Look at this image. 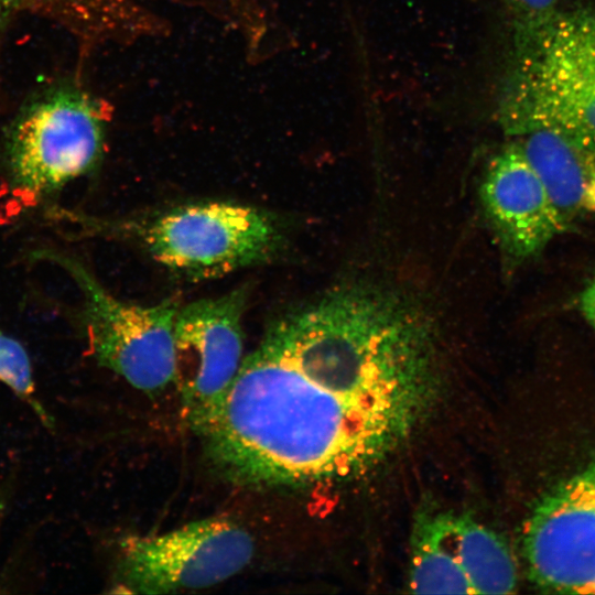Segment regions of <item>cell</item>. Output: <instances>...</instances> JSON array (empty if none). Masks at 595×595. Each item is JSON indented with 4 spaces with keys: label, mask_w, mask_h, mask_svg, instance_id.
<instances>
[{
    "label": "cell",
    "mask_w": 595,
    "mask_h": 595,
    "mask_svg": "<svg viewBox=\"0 0 595 595\" xmlns=\"http://www.w3.org/2000/svg\"><path fill=\"white\" fill-rule=\"evenodd\" d=\"M480 199L502 250L512 260L538 256L569 229L517 141L490 160Z\"/></svg>",
    "instance_id": "10"
},
{
    "label": "cell",
    "mask_w": 595,
    "mask_h": 595,
    "mask_svg": "<svg viewBox=\"0 0 595 595\" xmlns=\"http://www.w3.org/2000/svg\"><path fill=\"white\" fill-rule=\"evenodd\" d=\"M106 117L89 95L58 89L33 102L10 130L9 174L19 191L39 196L93 170L105 145Z\"/></svg>",
    "instance_id": "7"
},
{
    "label": "cell",
    "mask_w": 595,
    "mask_h": 595,
    "mask_svg": "<svg viewBox=\"0 0 595 595\" xmlns=\"http://www.w3.org/2000/svg\"><path fill=\"white\" fill-rule=\"evenodd\" d=\"M255 553L251 534L228 517H208L158 534L119 541L113 592L170 594L201 589L241 572Z\"/></svg>",
    "instance_id": "4"
},
{
    "label": "cell",
    "mask_w": 595,
    "mask_h": 595,
    "mask_svg": "<svg viewBox=\"0 0 595 595\" xmlns=\"http://www.w3.org/2000/svg\"><path fill=\"white\" fill-rule=\"evenodd\" d=\"M522 547L538 586L595 594V462L538 502L524 524Z\"/></svg>",
    "instance_id": "9"
},
{
    "label": "cell",
    "mask_w": 595,
    "mask_h": 595,
    "mask_svg": "<svg viewBox=\"0 0 595 595\" xmlns=\"http://www.w3.org/2000/svg\"><path fill=\"white\" fill-rule=\"evenodd\" d=\"M247 288L180 307L174 324L175 386L183 416L201 436L212 428L244 360Z\"/></svg>",
    "instance_id": "8"
},
{
    "label": "cell",
    "mask_w": 595,
    "mask_h": 595,
    "mask_svg": "<svg viewBox=\"0 0 595 595\" xmlns=\"http://www.w3.org/2000/svg\"><path fill=\"white\" fill-rule=\"evenodd\" d=\"M65 270L83 293L82 320L98 364L148 396L175 385L174 299L151 306L126 303L110 294L77 260L47 256Z\"/></svg>",
    "instance_id": "5"
},
{
    "label": "cell",
    "mask_w": 595,
    "mask_h": 595,
    "mask_svg": "<svg viewBox=\"0 0 595 595\" xmlns=\"http://www.w3.org/2000/svg\"><path fill=\"white\" fill-rule=\"evenodd\" d=\"M25 0H0V29Z\"/></svg>",
    "instance_id": "17"
},
{
    "label": "cell",
    "mask_w": 595,
    "mask_h": 595,
    "mask_svg": "<svg viewBox=\"0 0 595 595\" xmlns=\"http://www.w3.org/2000/svg\"><path fill=\"white\" fill-rule=\"evenodd\" d=\"M264 339L306 378L365 407H396L435 388L430 328L381 290H335L274 322Z\"/></svg>",
    "instance_id": "2"
},
{
    "label": "cell",
    "mask_w": 595,
    "mask_h": 595,
    "mask_svg": "<svg viewBox=\"0 0 595 595\" xmlns=\"http://www.w3.org/2000/svg\"><path fill=\"white\" fill-rule=\"evenodd\" d=\"M497 112L512 137L547 130L595 152V12L513 25Z\"/></svg>",
    "instance_id": "3"
},
{
    "label": "cell",
    "mask_w": 595,
    "mask_h": 595,
    "mask_svg": "<svg viewBox=\"0 0 595 595\" xmlns=\"http://www.w3.org/2000/svg\"><path fill=\"white\" fill-rule=\"evenodd\" d=\"M457 551L474 594H509L517 587L515 558L493 529L466 515H454Z\"/></svg>",
    "instance_id": "13"
},
{
    "label": "cell",
    "mask_w": 595,
    "mask_h": 595,
    "mask_svg": "<svg viewBox=\"0 0 595 595\" xmlns=\"http://www.w3.org/2000/svg\"><path fill=\"white\" fill-rule=\"evenodd\" d=\"M0 381L24 399L34 393L31 363L24 347L0 331Z\"/></svg>",
    "instance_id": "14"
},
{
    "label": "cell",
    "mask_w": 595,
    "mask_h": 595,
    "mask_svg": "<svg viewBox=\"0 0 595 595\" xmlns=\"http://www.w3.org/2000/svg\"><path fill=\"white\" fill-rule=\"evenodd\" d=\"M510 12L513 25L540 21L558 11L561 0H502Z\"/></svg>",
    "instance_id": "15"
},
{
    "label": "cell",
    "mask_w": 595,
    "mask_h": 595,
    "mask_svg": "<svg viewBox=\"0 0 595 595\" xmlns=\"http://www.w3.org/2000/svg\"><path fill=\"white\" fill-rule=\"evenodd\" d=\"M517 140L563 223L595 214V152L547 130Z\"/></svg>",
    "instance_id": "11"
},
{
    "label": "cell",
    "mask_w": 595,
    "mask_h": 595,
    "mask_svg": "<svg viewBox=\"0 0 595 595\" xmlns=\"http://www.w3.org/2000/svg\"><path fill=\"white\" fill-rule=\"evenodd\" d=\"M204 439L216 467L248 486L346 480L383 461L376 418L306 378L264 338Z\"/></svg>",
    "instance_id": "1"
},
{
    "label": "cell",
    "mask_w": 595,
    "mask_h": 595,
    "mask_svg": "<svg viewBox=\"0 0 595 595\" xmlns=\"http://www.w3.org/2000/svg\"><path fill=\"white\" fill-rule=\"evenodd\" d=\"M578 304L582 315L595 329V275L582 290L578 298Z\"/></svg>",
    "instance_id": "16"
},
{
    "label": "cell",
    "mask_w": 595,
    "mask_h": 595,
    "mask_svg": "<svg viewBox=\"0 0 595 595\" xmlns=\"http://www.w3.org/2000/svg\"><path fill=\"white\" fill-rule=\"evenodd\" d=\"M408 587L415 594H474L459 561L454 513L428 511L415 519Z\"/></svg>",
    "instance_id": "12"
},
{
    "label": "cell",
    "mask_w": 595,
    "mask_h": 595,
    "mask_svg": "<svg viewBox=\"0 0 595 595\" xmlns=\"http://www.w3.org/2000/svg\"><path fill=\"white\" fill-rule=\"evenodd\" d=\"M150 255L192 279L221 277L270 259L282 242L274 219L227 202L171 209L140 230Z\"/></svg>",
    "instance_id": "6"
}]
</instances>
